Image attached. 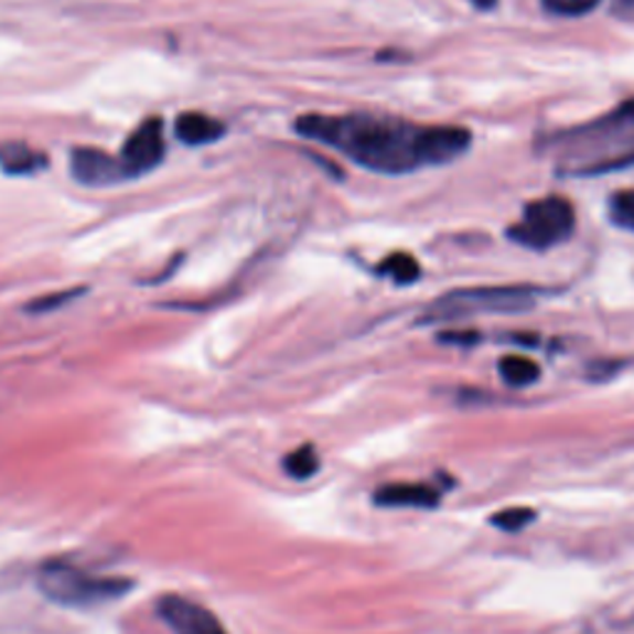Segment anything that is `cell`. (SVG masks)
<instances>
[{"mask_svg":"<svg viewBox=\"0 0 634 634\" xmlns=\"http://www.w3.org/2000/svg\"><path fill=\"white\" fill-rule=\"evenodd\" d=\"M300 137L337 149L340 154L379 174L449 164L471 144L464 127H419L377 115H305L295 122Z\"/></svg>","mask_w":634,"mask_h":634,"instance_id":"1","label":"cell"},{"mask_svg":"<svg viewBox=\"0 0 634 634\" xmlns=\"http://www.w3.org/2000/svg\"><path fill=\"white\" fill-rule=\"evenodd\" d=\"M538 300V290L528 286H498V288H466L437 298L427 308L419 322H447L474 315H506L526 313Z\"/></svg>","mask_w":634,"mask_h":634,"instance_id":"2","label":"cell"},{"mask_svg":"<svg viewBox=\"0 0 634 634\" xmlns=\"http://www.w3.org/2000/svg\"><path fill=\"white\" fill-rule=\"evenodd\" d=\"M135 582L127 578H103L69 562H47L37 572V588L47 600L65 608H95L125 598Z\"/></svg>","mask_w":634,"mask_h":634,"instance_id":"3","label":"cell"},{"mask_svg":"<svg viewBox=\"0 0 634 634\" xmlns=\"http://www.w3.org/2000/svg\"><path fill=\"white\" fill-rule=\"evenodd\" d=\"M572 230H576V208L570 201L546 196L530 201L518 224L508 228V236L526 248L546 250L566 244Z\"/></svg>","mask_w":634,"mask_h":634,"instance_id":"4","label":"cell"},{"mask_svg":"<svg viewBox=\"0 0 634 634\" xmlns=\"http://www.w3.org/2000/svg\"><path fill=\"white\" fill-rule=\"evenodd\" d=\"M166 157V142H164V122L159 117L147 119L139 125L132 135L127 137V142L119 152V161H122L127 179L142 176L154 171Z\"/></svg>","mask_w":634,"mask_h":634,"instance_id":"5","label":"cell"},{"mask_svg":"<svg viewBox=\"0 0 634 634\" xmlns=\"http://www.w3.org/2000/svg\"><path fill=\"white\" fill-rule=\"evenodd\" d=\"M157 612L174 634H228L214 612L186 598H161Z\"/></svg>","mask_w":634,"mask_h":634,"instance_id":"6","label":"cell"},{"mask_svg":"<svg viewBox=\"0 0 634 634\" xmlns=\"http://www.w3.org/2000/svg\"><path fill=\"white\" fill-rule=\"evenodd\" d=\"M69 174H73L77 184L89 189L115 186L119 181H127L119 157H109L97 147L73 149V154H69Z\"/></svg>","mask_w":634,"mask_h":634,"instance_id":"7","label":"cell"},{"mask_svg":"<svg viewBox=\"0 0 634 634\" xmlns=\"http://www.w3.org/2000/svg\"><path fill=\"white\" fill-rule=\"evenodd\" d=\"M375 503L399 508H431L439 503V491L427 483H389L375 491Z\"/></svg>","mask_w":634,"mask_h":634,"instance_id":"8","label":"cell"},{"mask_svg":"<svg viewBox=\"0 0 634 634\" xmlns=\"http://www.w3.org/2000/svg\"><path fill=\"white\" fill-rule=\"evenodd\" d=\"M174 135L181 144L186 147H204L214 144L226 135V127L218 119L208 117L204 112H184L176 117Z\"/></svg>","mask_w":634,"mask_h":634,"instance_id":"9","label":"cell"},{"mask_svg":"<svg viewBox=\"0 0 634 634\" xmlns=\"http://www.w3.org/2000/svg\"><path fill=\"white\" fill-rule=\"evenodd\" d=\"M47 166V157L25 142L0 144V171L8 176H33Z\"/></svg>","mask_w":634,"mask_h":634,"instance_id":"10","label":"cell"},{"mask_svg":"<svg viewBox=\"0 0 634 634\" xmlns=\"http://www.w3.org/2000/svg\"><path fill=\"white\" fill-rule=\"evenodd\" d=\"M498 372L506 385L511 387H528L533 382H538L540 367L536 362L520 355H508L498 362Z\"/></svg>","mask_w":634,"mask_h":634,"instance_id":"11","label":"cell"},{"mask_svg":"<svg viewBox=\"0 0 634 634\" xmlns=\"http://www.w3.org/2000/svg\"><path fill=\"white\" fill-rule=\"evenodd\" d=\"M379 273L395 280L397 286H409L421 276V268L409 254H391L379 264Z\"/></svg>","mask_w":634,"mask_h":634,"instance_id":"12","label":"cell"},{"mask_svg":"<svg viewBox=\"0 0 634 634\" xmlns=\"http://www.w3.org/2000/svg\"><path fill=\"white\" fill-rule=\"evenodd\" d=\"M283 466L293 479H310L320 469V459L313 447H300L286 456Z\"/></svg>","mask_w":634,"mask_h":634,"instance_id":"13","label":"cell"},{"mask_svg":"<svg viewBox=\"0 0 634 634\" xmlns=\"http://www.w3.org/2000/svg\"><path fill=\"white\" fill-rule=\"evenodd\" d=\"M536 520V511L533 508H506V511H498L491 516V523L501 530L506 533H518L528 526V523Z\"/></svg>","mask_w":634,"mask_h":634,"instance_id":"14","label":"cell"},{"mask_svg":"<svg viewBox=\"0 0 634 634\" xmlns=\"http://www.w3.org/2000/svg\"><path fill=\"white\" fill-rule=\"evenodd\" d=\"M610 216L617 226L634 230V189L620 191L610 198Z\"/></svg>","mask_w":634,"mask_h":634,"instance_id":"15","label":"cell"},{"mask_svg":"<svg viewBox=\"0 0 634 634\" xmlns=\"http://www.w3.org/2000/svg\"><path fill=\"white\" fill-rule=\"evenodd\" d=\"M600 6V0H542V8L552 15L562 18H578L588 15L590 10H595Z\"/></svg>","mask_w":634,"mask_h":634,"instance_id":"16","label":"cell"},{"mask_svg":"<svg viewBox=\"0 0 634 634\" xmlns=\"http://www.w3.org/2000/svg\"><path fill=\"white\" fill-rule=\"evenodd\" d=\"M85 293V288H77V290H63V293H55V295H45L35 300V303H30L28 310L30 313H47V310H57L63 308L65 303H73L75 298H79Z\"/></svg>","mask_w":634,"mask_h":634,"instance_id":"17","label":"cell"},{"mask_svg":"<svg viewBox=\"0 0 634 634\" xmlns=\"http://www.w3.org/2000/svg\"><path fill=\"white\" fill-rule=\"evenodd\" d=\"M476 332H444L441 342H454V345H464V342H476Z\"/></svg>","mask_w":634,"mask_h":634,"instance_id":"18","label":"cell"},{"mask_svg":"<svg viewBox=\"0 0 634 634\" xmlns=\"http://www.w3.org/2000/svg\"><path fill=\"white\" fill-rule=\"evenodd\" d=\"M471 3H474V6L481 8V10H491L493 6L498 3V0H471Z\"/></svg>","mask_w":634,"mask_h":634,"instance_id":"19","label":"cell"}]
</instances>
